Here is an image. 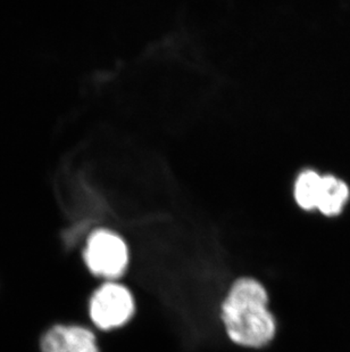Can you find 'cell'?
<instances>
[{
  "instance_id": "1",
  "label": "cell",
  "mask_w": 350,
  "mask_h": 352,
  "mask_svg": "<svg viewBox=\"0 0 350 352\" xmlns=\"http://www.w3.org/2000/svg\"><path fill=\"white\" fill-rule=\"evenodd\" d=\"M268 293L261 283L242 278L233 284L222 307L229 338L240 346H266L275 334V322L268 308Z\"/></svg>"
},
{
  "instance_id": "2",
  "label": "cell",
  "mask_w": 350,
  "mask_h": 352,
  "mask_svg": "<svg viewBox=\"0 0 350 352\" xmlns=\"http://www.w3.org/2000/svg\"><path fill=\"white\" fill-rule=\"evenodd\" d=\"M91 273L107 279L119 278L129 263V250L121 236L107 230L93 232L83 253Z\"/></svg>"
},
{
  "instance_id": "3",
  "label": "cell",
  "mask_w": 350,
  "mask_h": 352,
  "mask_svg": "<svg viewBox=\"0 0 350 352\" xmlns=\"http://www.w3.org/2000/svg\"><path fill=\"white\" fill-rule=\"evenodd\" d=\"M90 317L97 327L113 329L129 322L135 313L132 294L126 286L106 283L90 300Z\"/></svg>"
},
{
  "instance_id": "4",
  "label": "cell",
  "mask_w": 350,
  "mask_h": 352,
  "mask_svg": "<svg viewBox=\"0 0 350 352\" xmlns=\"http://www.w3.org/2000/svg\"><path fill=\"white\" fill-rule=\"evenodd\" d=\"M43 352H100L96 338L81 326L57 325L41 340Z\"/></svg>"
},
{
  "instance_id": "5",
  "label": "cell",
  "mask_w": 350,
  "mask_h": 352,
  "mask_svg": "<svg viewBox=\"0 0 350 352\" xmlns=\"http://www.w3.org/2000/svg\"><path fill=\"white\" fill-rule=\"evenodd\" d=\"M349 199V188L334 176H322L316 209L324 216H337Z\"/></svg>"
},
{
  "instance_id": "6",
  "label": "cell",
  "mask_w": 350,
  "mask_h": 352,
  "mask_svg": "<svg viewBox=\"0 0 350 352\" xmlns=\"http://www.w3.org/2000/svg\"><path fill=\"white\" fill-rule=\"evenodd\" d=\"M322 176L313 170L301 173L294 184V199L304 210L316 209Z\"/></svg>"
}]
</instances>
